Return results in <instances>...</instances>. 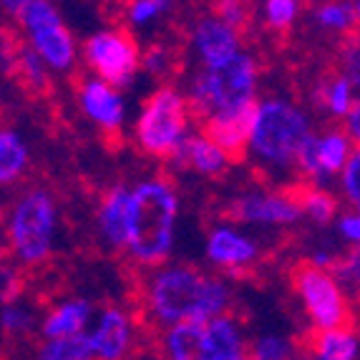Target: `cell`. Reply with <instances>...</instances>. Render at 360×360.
<instances>
[{
	"label": "cell",
	"instance_id": "1",
	"mask_svg": "<svg viewBox=\"0 0 360 360\" xmlns=\"http://www.w3.org/2000/svg\"><path fill=\"white\" fill-rule=\"evenodd\" d=\"M146 315L164 330L184 323H210L227 315L232 292L227 283L207 275L194 264L167 262L149 272L144 280Z\"/></svg>",
	"mask_w": 360,
	"mask_h": 360
},
{
	"label": "cell",
	"instance_id": "2",
	"mask_svg": "<svg viewBox=\"0 0 360 360\" xmlns=\"http://www.w3.org/2000/svg\"><path fill=\"white\" fill-rule=\"evenodd\" d=\"M179 194L167 176L144 179L134 186V227L127 252L141 267L156 270L174 250Z\"/></svg>",
	"mask_w": 360,
	"mask_h": 360
},
{
	"label": "cell",
	"instance_id": "3",
	"mask_svg": "<svg viewBox=\"0 0 360 360\" xmlns=\"http://www.w3.org/2000/svg\"><path fill=\"white\" fill-rule=\"evenodd\" d=\"M259 68L252 53H237L227 63L197 68L189 81L186 98L202 121L232 116L257 106Z\"/></svg>",
	"mask_w": 360,
	"mask_h": 360
},
{
	"label": "cell",
	"instance_id": "4",
	"mask_svg": "<svg viewBox=\"0 0 360 360\" xmlns=\"http://www.w3.org/2000/svg\"><path fill=\"white\" fill-rule=\"evenodd\" d=\"M312 136L310 119L297 103L280 96L259 98L250 129V154L267 169L297 167V156Z\"/></svg>",
	"mask_w": 360,
	"mask_h": 360
},
{
	"label": "cell",
	"instance_id": "5",
	"mask_svg": "<svg viewBox=\"0 0 360 360\" xmlns=\"http://www.w3.org/2000/svg\"><path fill=\"white\" fill-rule=\"evenodd\" d=\"M58 227L56 199L43 186H30L11 205L6 237L13 262L20 267H38L51 257Z\"/></svg>",
	"mask_w": 360,
	"mask_h": 360
},
{
	"label": "cell",
	"instance_id": "6",
	"mask_svg": "<svg viewBox=\"0 0 360 360\" xmlns=\"http://www.w3.org/2000/svg\"><path fill=\"white\" fill-rule=\"evenodd\" d=\"M192 106L176 86H159L139 108L134 139L139 149L154 159H172L189 136Z\"/></svg>",
	"mask_w": 360,
	"mask_h": 360
},
{
	"label": "cell",
	"instance_id": "7",
	"mask_svg": "<svg viewBox=\"0 0 360 360\" xmlns=\"http://www.w3.org/2000/svg\"><path fill=\"white\" fill-rule=\"evenodd\" d=\"M167 360H250V342L240 320L222 315L210 323H184L162 333Z\"/></svg>",
	"mask_w": 360,
	"mask_h": 360
},
{
	"label": "cell",
	"instance_id": "8",
	"mask_svg": "<svg viewBox=\"0 0 360 360\" xmlns=\"http://www.w3.org/2000/svg\"><path fill=\"white\" fill-rule=\"evenodd\" d=\"M3 8L15 15L28 36V46L46 60L51 71L66 73L76 66V41L60 18L58 8L49 0H3Z\"/></svg>",
	"mask_w": 360,
	"mask_h": 360
},
{
	"label": "cell",
	"instance_id": "9",
	"mask_svg": "<svg viewBox=\"0 0 360 360\" xmlns=\"http://www.w3.org/2000/svg\"><path fill=\"white\" fill-rule=\"evenodd\" d=\"M290 285L315 333L348 328V295L338 283V277L333 275V270H323L310 259H302L290 272Z\"/></svg>",
	"mask_w": 360,
	"mask_h": 360
},
{
	"label": "cell",
	"instance_id": "10",
	"mask_svg": "<svg viewBox=\"0 0 360 360\" xmlns=\"http://www.w3.org/2000/svg\"><path fill=\"white\" fill-rule=\"evenodd\" d=\"M84 60L96 78L111 84L114 89L131 86L134 76L141 71V51L136 38L121 25L101 28L84 41Z\"/></svg>",
	"mask_w": 360,
	"mask_h": 360
},
{
	"label": "cell",
	"instance_id": "11",
	"mask_svg": "<svg viewBox=\"0 0 360 360\" xmlns=\"http://www.w3.org/2000/svg\"><path fill=\"white\" fill-rule=\"evenodd\" d=\"M353 154L355 144L345 131V127H330L320 134H312L302 144L300 156H297V169L310 184L325 186V181H330V176L345 172Z\"/></svg>",
	"mask_w": 360,
	"mask_h": 360
},
{
	"label": "cell",
	"instance_id": "12",
	"mask_svg": "<svg viewBox=\"0 0 360 360\" xmlns=\"http://www.w3.org/2000/svg\"><path fill=\"white\" fill-rule=\"evenodd\" d=\"M232 219L255 227H292L302 219L292 189H252L232 202Z\"/></svg>",
	"mask_w": 360,
	"mask_h": 360
},
{
	"label": "cell",
	"instance_id": "13",
	"mask_svg": "<svg viewBox=\"0 0 360 360\" xmlns=\"http://www.w3.org/2000/svg\"><path fill=\"white\" fill-rule=\"evenodd\" d=\"M189 46L202 68L219 66L242 53V33L224 23L217 13H205L189 30Z\"/></svg>",
	"mask_w": 360,
	"mask_h": 360
},
{
	"label": "cell",
	"instance_id": "14",
	"mask_svg": "<svg viewBox=\"0 0 360 360\" xmlns=\"http://www.w3.org/2000/svg\"><path fill=\"white\" fill-rule=\"evenodd\" d=\"M78 106L91 124H96L101 131L119 136L127 121V98L121 91L101 78H81L78 84Z\"/></svg>",
	"mask_w": 360,
	"mask_h": 360
},
{
	"label": "cell",
	"instance_id": "15",
	"mask_svg": "<svg viewBox=\"0 0 360 360\" xmlns=\"http://www.w3.org/2000/svg\"><path fill=\"white\" fill-rule=\"evenodd\" d=\"M101 240L111 250H127L134 227V186L116 184L103 194L96 212Z\"/></svg>",
	"mask_w": 360,
	"mask_h": 360
},
{
	"label": "cell",
	"instance_id": "16",
	"mask_svg": "<svg viewBox=\"0 0 360 360\" xmlns=\"http://www.w3.org/2000/svg\"><path fill=\"white\" fill-rule=\"evenodd\" d=\"M89 338L96 360H124L134 345L131 315L119 305L103 307L89 330Z\"/></svg>",
	"mask_w": 360,
	"mask_h": 360
},
{
	"label": "cell",
	"instance_id": "17",
	"mask_svg": "<svg viewBox=\"0 0 360 360\" xmlns=\"http://www.w3.org/2000/svg\"><path fill=\"white\" fill-rule=\"evenodd\" d=\"M207 259L227 272H242L259 259V247L252 237L232 224H217L207 234Z\"/></svg>",
	"mask_w": 360,
	"mask_h": 360
},
{
	"label": "cell",
	"instance_id": "18",
	"mask_svg": "<svg viewBox=\"0 0 360 360\" xmlns=\"http://www.w3.org/2000/svg\"><path fill=\"white\" fill-rule=\"evenodd\" d=\"M172 162L179 169H189V172H197V174L212 179V176H222L234 159L222 146H217L205 131H194L172 156Z\"/></svg>",
	"mask_w": 360,
	"mask_h": 360
},
{
	"label": "cell",
	"instance_id": "19",
	"mask_svg": "<svg viewBox=\"0 0 360 360\" xmlns=\"http://www.w3.org/2000/svg\"><path fill=\"white\" fill-rule=\"evenodd\" d=\"M255 108L242 111V114L217 116V119L202 121V131H205L217 146H222L232 159H242V154L250 151V129H252Z\"/></svg>",
	"mask_w": 360,
	"mask_h": 360
},
{
	"label": "cell",
	"instance_id": "20",
	"mask_svg": "<svg viewBox=\"0 0 360 360\" xmlns=\"http://www.w3.org/2000/svg\"><path fill=\"white\" fill-rule=\"evenodd\" d=\"M91 315H94V305L86 297H71V300L58 302L41 320L43 340H58V338H71V335H81V333H89L86 325H89Z\"/></svg>",
	"mask_w": 360,
	"mask_h": 360
},
{
	"label": "cell",
	"instance_id": "21",
	"mask_svg": "<svg viewBox=\"0 0 360 360\" xmlns=\"http://www.w3.org/2000/svg\"><path fill=\"white\" fill-rule=\"evenodd\" d=\"M312 360H358L360 355V338L350 328H338V330L312 333L307 340Z\"/></svg>",
	"mask_w": 360,
	"mask_h": 360
},
{
	"label": "cell",
	"instance_id": "22",
	"mask_svg": "<svg viewBox=\"0 0 360 360\" xmlns=\"http://www.w3.org/2000/svg\"><path fill=\"white\" fill-rule=\"evenodd\" d=\"M30 167V149L25 139L13 129H3L0 134V181L15 184Z\"/></svg>",
	"mask_w": 360,
	"mask_h": 360
},
{
	"label": "cell",
	"instance_id": "23",
	"mask_svg": "<svg viewBox=\"0 0 360 360\" xmlns=\"http://www.w3.org/2000/svg\"><path fill=\"white\" fill-rule=\"evenodd\" d=\"M358 98L360 96H355V86L338 71L325 78L318 89V101L323 103V108L333 119H348Z\"/></svg>",
	"mask_w": 360,
	"mask_h": 360
},
{
	"label": "cell",
	"instance_id": "24",
	"mask_svg": "<svg viewBox=\"0 0 360 360\" xmlns=\"http://www.w3.org/2000/svg\"><path fill=\"white\" fill-rule=\"evenodd\" d=\"M292 192H295V197H297L302 217L312 219L315 224H330L338 217L340 202H338L335 194H330L325 186L300 184V186H295Z\"/></svg>",
	"mask_w": 360,
	"mask_h": 360
},
{
	"label": "cell",
	"instance_id": "25",
	"mask_svg": "<svg viewBox=\"0 0 360 360\" xmlns=\"http://www.w3.org/2000/svg\"><path fill=\"white\" fill-rule=\"evenodd\" d=\"M38 360H96L91 348L89 333L71 338H58V340H43L38 345Z\"/></svg>",
	"mask_w": 360,
	"mask_h": 360
},
{
	"label": "cell",
	"instance_id": "26",
	"mask_svg": "<svg viewBox=\"0 0 360 360\" xmlns=\"http://www.w3.org/2000/svg\"><path fill=\"white\" fill-rule=\"evenodd\" d=\"M11 76L18 78L28 91H43L49 86V66L28 43L18 46V56H15V66H13Z\"/></svg>",
	"mask_w": 360,
	"mask_h": 360
},
{
	"label": "cell",
	"instance_id": "27",
	"mask_svg": "<svg viewBox=\"0 0 360 360\" xmlns=\"http://www.w3.org/2000/svg\"><path fill=\"white\" fill-rule=\"evenodd\" d=\"M312 20L328 33H350L353 25H358L355 3H338V0L320 3V6L312 8Z\"/></svg>",
	"mask_w": 360,
	"mask_h": 360
},
{
	"label": "cell",
	"instance_id": "28",
	"mask_svg": "<svg viewBox=\"0 0 360 360\" xmlns=\"http://www.w3.org/2000/svg\"><path fill=\"white\" fill-rule=\"evenodd\" d=\"M292 342L277 333H262L250 342V360H292Z\"/></svg>",
	"mask_w": 360,
	"mask_h": 360
},
{
	"label": "cell",
	"instance_id": "29",
	"mask_svg": "<svg viewBox=\"0 0 360 360\" xmlns=\"http://www.w3.org/2000/svg\"><path fill=\"white\" fill-rule=\"evenodd\" d=\"M333 275L338 277L345 295H355L360 300V247H350L348 252L338 259Z\"/></svg>",
	"mask_w": 360,
	"mask_h": 360
},
{
	"label": "cell",
	"instance_id": "30",
	"mask_svg": "<svg viewBox=\"0 0 360 360\" xmlns=\"http://www.w3.org/2000/svg\"><path fill=\"white\" fill-rule=\"evenodd\" d=\"M302 6L295 0H267L262 6V20L270 30H288L297 20Z\"/></svg>",
	"mask_w": 360,
	"mask_h": 360
},
{
	"label": "cell",
	"instance_id": "31",
	"mask_svg": "<svg viewBox=\"0 0 360 360\" xmlns=\"http://www.w3.org/2000/svg\"><path fill=\"white\" fill-rule=\"evenodd\" d=\"M338 73L360 89V36H345L338 49Z\"/></svg>",
	"mask_w": 360,
	"mask_h": 360
},
{
	"label": "cell",
	"instance_id": "32",
	"mask_svg": "<svg viewBox=\"0 0 360 360\" xmlns=\"http://www.w3.org/2000/svg\"><path fill=\"white\" fill-rule=\"evenodd\" d=\"M33 328H36V315L23 302L15 300L3 307V330L8 335H28Z\"/></svg>",
	"mask_w": 360,
	"mask_h": 360
},
{
	"label": "cell",
	"instance_id": "33",
	"mask_svg": "<svg viewBox=\"0 0 360 360\" xmlns=\"http://www.w3.org/2000/svg\"><path fill=\"white\" fill-rule=\"evenodd\" d=\"M172 8L167 0H134L127 6V20L131 25H151Z\"/></svg>",
	"mask_w": 360,
	"mask_h": 360
},
{
	"label": "cell",
	"instance_id": "34",
	"mask_svg": "<svg viewBox=\"0 0 360 360\" xmlns=\"http://www.w3.org/2000/svg\"><path fill=\"white\" fill-rule=\"evenodd\" d=\"M340 189L350 210L360 214V149H355L353 159L348 162L345 172L340 174Z\"/></svg>",
	"mask_w": 360,
	"mask_h": 360
},
{
	"label": "cell",
	"instance_id": "35",
	"mask_svg": "<svg viewBox=\"0 0 360 360\" xmlns=\"http://www.w3.org/2000/svg\"><path fill=\"white\" fill-rule=\"evenodd\" d=\"M172 63H174V53L167 46H149L141 56V71H146L149 76H167L172 71Z\"/></svg>",
	"mask_w": 360,
	"mask_h": 360
},
{
	"label": "cell",
	"instance_id": "36",
	"mask_svg": "<svg viewBox=\"0 0 360 360\" xmlns=\"http://www.w3.org/2000/svg\"><path fill=\"white\" fill-rule=\"evenodd\" d=\"M212 13H217L224 23H229L232 28L240 30V33H242V28L250 23V18H252L250 6H247V3H237V0H222V3H217Z\"/></svg>",
	"mask_w": 360,
	"mask_h": 360
},
{
	"label": "cell",
	"instance_id": "37",
	"mask_svg": "<svg viewBox=\"0 0 360 360\" xmlns=\"http://www.w3.org/2000/svg\"><path fill=\"white\" fill-rule=\"evenodd\" d=\"M338 232H340V237L348 245L353 247H360V214L353 210H348L345 214L338 217V222H335Z\"/></svg>",
	"mask_w": 360,
	"mask_h": 360
},
{
	"label": "cell",
	"instance_id": "38",
	"mask_svg": "<svg viewBox=\"0 0 360 360\" xmlns=\"http://www.w3.org/2000/svg\"><path fill=\"white\" fill-rule=\"evenodd\" d=\"M18 290H20V277L15 270H11V267H3V280H0V292H3V302H15V297H18Z\"/></svg>",
	"mask_w": 360,
	"mask_h": 360
},
{
	"label": "cell",
	"instance_id": "39",
	"mask_svg": "<svg viewBox=\"0 0 360 360\" xmlns=\"http://www.w3.org/2000/svg\"><path fill=\"white\" fill-rule=\"evenodd\" d=\"M345 131H348V136L353 139L355 149H360V98L353 106V111H350V116L345 119Z\"/></svg>",
	"mask_w": 360,
	"mask_h": 360
},
{
	"label": "cell",
	"instance_id": "40",
	"mask_svg": "<svg viewBox=\"0 0 360 360\" xmlns=\"http://www.w3.org/2000/svg\"><path fill=\"white\" fill-rule=\"evenodd\" d=\"M355 20H358V25H360V0L355 3Z\"/></svg>",
	"mask_w": 360,
	"mask_h": 360
},
{
	"label": "cell",
	"instance_id": "41",
	"mask_svg": "<svg viewBox=\"0 0 360 360\" xmlns=\"http://www.w3.org/2000/svg\"><path fill=\"white\" fill-rule=\"evenodd\" d=\"M292 360H312V358H310V355H295Z\"/></svg>",
	"mask_w": 360,
	"mask_h": 360
}]
</instances>
